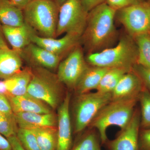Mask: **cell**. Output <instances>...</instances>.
<instances>
[{"label":"cell","mask_w":150,"mask_h":150,"mask_svg":"<svg viewBox=\"0 0 150 150\" xmlns=\"http://www.w3.org/2000/svg\"><path fill=\"white\" fill-rule=\"evenodd\" d=\"M96 130L94 129H90L72 150H101L99 134H97Z\"/></svg>","instance_id":"25"},{"label":"cell","mask_w":150,"mask_h":150,"mask_svg":"<svg viewBox=\"0 0 150 150\" xmlns=\"http://www.w3.org/2000/svg\"><path fill=\"white\" fill-rule=\"evenodd\" d=\"M16 136L25 150H41L31 130L18 128Z\"/></svg>","instance_id":"28"},{"label":"cell","mask_w":150,"mask_h":150,"mask_svg":"<svg viewBox=\"0 0 150 150\" xmlns=\"http://www.w3.org/2000/svg\"><path fill=\"white\" fill-rule=\"evenodd\" d=\"M141 1L142 0H105V2L112 8L118 11Z\"/></svg>","instance_id":"30"},{"label":"cell","mask_w":150,"mask_h":150,"mask_svg":"<svg viewBox=\"0 0 150 150\" xmlns=\"http://www.w3.org/2000/svg\"><path fill=\"white\" fill-rule=\"evenodd\" d=\"M0 112L7 115H13L14 113L7 98L0 94Z\"/></svg>","instance_id":"32"},{"label":"cell","mask_w":150,"mask_h":150,"mask_svg":"<svg viewBox=\"0 0 150 150\" xmlns=\"http://www.w3.org/2000/svg\"><path fill=\"white\" fill-rule=\"evenodd\" d=\"M129 72L123 69L111 68L108 70L101 79L96 89L98 92L111 93L124 74Z\"/></svg>","instance_id":"23"},{"label":"cell","mask_w":150,"mask_h":150,"mask_svg":"<svg viewBox=\"0 0 150 150\" xmlns=\"http://www.w3.org/2000/svg\"><path fill=\"white\" fill-rule=\"evenodd\" d=\"M80 1L84 8L88 12L94 8L105 2V0H80Z\"/></svg>","instance_id":"33"},{"label":"cell","mask_w":150,"mask_h":150,"mask_svg":"<svg viewBox=\"0 0 150 150\" xmlns=\"http://www.w3.org/2000/svg\"><path fill=\"white\" fill-rule=\"evenodd\" d=\"M0 23L2 25L18 26L25 23L23 12L10 0H0Z\"/></svg>","instance_id":"21"},{"label":"cell","mask_w":150,"mask_h":150,"mask_svg":"<svg viewBox=\"0 0 150 150\" xmlns=\"http://www.w3.org/2000/svg\"><path fill=\"white\" fill-rule=\"evenodd\" d=\"M71 94L67 92L58 109L57 150H71L72 145L69 106Z\"/></svg>","instance_id":"13"},{"label":"cell","mask_w":150,"mask_h":150,"mask_svg":"<svg viewBox=\"0 0 150 150\" xmlns=\"http://www.w3.org/2000/svg\"><path fill=\"white\" fill-rule=\"evenodd\" d=\"M22 59L20 54L11 48L0 51V80H5L21 71Z\"/></svg>","instance_id":"18"},{"label":"cell","mask_w":150,"mask_h":150,"mask_svg":"<svg viewBox=\"0 0 150 150\" xmlns=\"http://www.w3.org/2000/svg\"><path fill=\"white\" fill-rule=\"evenodd\" d=\"M0 150H12L11 146L8 139L0 134Z\"/></svg>","instance_id":"35"},{"label":"cell","mask_w":150,"mask_h":150,"mask_svg":"<svg viewBox=\"0 0 150 150\" xmlns=\"http://www.w3.org/2000/svg\"><path fill=\"white\" fill-rule=\"evenodd\" d=\"M116 12L105 2L88 12L86 25L81 37V43L89 54L109 48L116 38L114 25Z\"/></svg>","instance_id":"1"},{"label":"cell","mask_w":150,"mask_h":150,"mask_svg":"<svg viewBox=\"0 0 150 150\" xmlns=\"http://www.w3.org/2000/svg\"><path fill=\"white\" fill-rule=\"evenodd\" d=\"M19 54L23 60L31 66L30 67H42L49 70L58 68L63 59L61 57L33 43Z\"/></svg>","instance_id":"12"},{"label":"cell","mask_w":150,"mask_h":150,"mask_svg":"<svg viewBox=\"0 0 150 150\" xmlns=\"http://www.w3.org/2000/svg\"><path fill=\"white\" fill-rule=\"evenodd\" d=\"M19 128L31 129L46 127H57L58 116L54 112L39 113L31 112L14 113Z\"/></svg>","instance_id":"16"},{"label":"cell","mask_w":150,"mask_h":150,"mask_svg":"<svg viewBox=\"0 0 150 150\" xmlns=\"http://www.w3.org/2000/svg\"><path fill=\"white\" fill-rule=\"evenodd\" d=\"M2 30L11 49L18 53L32 43L31 37L37 34L34 30L25 22L18 26L2 25Z\"/></svg>","instance_id":"15"},{"label":"cell","mask_w":150,"mask_h":150,"mask_svg":"<svg viewBox=\"0 0 150 150\" xmlns=\"http://www.w3.org/2000/svg\"><path fill=\"white\" fill-rule=\"evenodd\" d=\"M133 71L140 77L145 86L150 92V69L136 64Z\"/></svg>","instance_id":"29"},{"label":"cell","mask_w":150,"mask_h":150,"mask_svg":"<svg viewBox=\"0 0 150 150\" xmlns=\"http://www.w3.org/2000/svg\"><path fill=\"white\" fill-rule=\"evenodd\" d=\"M138 50L132 37L121 38L118 44L99 52L88 54L86 59L90 66L133 71L137 64Z\"/></svg>","instance_id":"3"},{"label":"cell","mask_w":150,"mask_h":150,"mask_svg":"<svg viewBox=\"0 0 150 150\" xmlns=\"http://www.w3.org/2000/svg\"><path fill=\"white\" fill-rule=\"evenodd\" d=\"M148 2L150 3V0H149V1H148Z\"/></svg>","instance_id":"40"},{"label":"cell","mask_w":150,"mask_h":150,"mask_svg":"<svg viewBox=\"0 0 150 150\" xmlns=\"http://www.w3.org/2000/svg\"><path fill=\"white\" fill-rule=\"evenodd\" d=\"M31 68L32 79L27 93L42 100L51 108H56L63 101L62 100L63 84L59 81L57 74L42 67Z\"/></svg>","instance_id":"5"},{"label":"cell","mask_w":150,"mask_h":150,"mask_svg":"<svg viewBox=\"0 0 150 150\" xmlns=\"http://www.w3.org/2000/svg\"><path fill=\"white\" fill-rule=\"evenodd\" d=\"M145 86L134 71L124 74L111 92V100L139 97Z\"/></svg>","instance_id":"14"},{"label":"cell","mask_w":150,"mask_h":150,"mask_svg":"<svg viewBox=\"0 0 150 150\" xmlns=\"http://www.w3.org/2000/svg\"><path fill=\"white\" fill-rule=\"evenodd\" d=\"M32 0H10L11 3L18 8L23 10Z\"/></svg>","instance_id":"36"},{"label":"cell","mask_w":150,"mask_h":150,"mask_svg":"<svg viewBox=\"0 0 150 150\" xmlns=\"http://www.w3.org/2000/svg\"><path fill=\"white\" fill-rule=\"evenodd\" d=\"M139 134V150H150V129H141Z\"/></svg>","instance_id":"31"},{"label":"cell","mask_w":150,"mask_h":150,"mask_svg":"<svg viewBox=\"0 0 150 150\" xmlns=\"http://www.w3.org/2000/svg\"><path fill=\"white\" fill-rule=\"evenodd\" d=\"M7 139L10 143L12 150H25L23 147L17 136H12Z\"/></svg>","instance_id":"34"},{"label":"cell","mask_w":150,"mask_h":150,"mask_svg":"<svg viewBox=\"0 0 150 150\" xmlns=\"http://www.w3.org/2000/svg\"><path fill=\"white\" fill-rule=\"evenodd\" d=\"M18 127L14 115H7L0 112V134L7 138L16 136Z\"/></svg>","instance_id":"27"},{"label":"cell","mask_w":150,"mask_h":150,"mask_svg":"<svg viewBox=\"0 0 150 150\" xmlns=\"http://www.w3.org/2000/svg\"><path fill=\"white\" fill-rule=\"evenodd\" d=\"M41 150H57L58 130L56 127L31 129Z\"/></svg>","instance_id":"22"},{"label":"cell","mask_w":150,"mask_h":150,"mask_svg":"<svg viewBox=\"0 0 150 150\" xmlns=\"http://www.w3.org/2000/svg\"><path fill=\"white\" fill-rule=\"evenodd\" d=\"M139 97L111 100L98 112L88 127L94 129L99 134L101 144L108 139L106 131L109 126L125 128L131 121Z\"/></svg>","instance_id":"2"},{"label":"cell","mask_w":150,"mask_h":150,"mask_svg":"<svg viewBox=\"0 0 150 150\" xmlns=\"http://www.w3.org/2000/svg\"><path fill=\"white\" fill-rule=\"evenodd\" d=\"M116 14L131 37L150 33V3L141 1L117 11Z\"/></svg>","instance_id":"8"},{"label":"cell","mask_w":150,"mask_h":150,"mask_svg":"<svg viewBox=\"0 0 150 150\" xmlns=\"http://www.w3.org/2000/svg\"><path fill=\"white\" fill-rule=\"evenodd\" d=\"M140 110L136 108L131 121L121 129L115 139L107 140L105 143L109 150H139V134L140 126Z\"/></svg>","instance_id":"10"},{"label":"cell","mask_w":150,"mask_h":150,"mask_svg":"<svg viewBox=\"0 0 150 150\" xmlns=\"http://www.w3.org/2000/svg\"><path fill=\"white\" fill-rule=\"evenodd\" d=\"M138 101L141 107V129H150V92L145 86L140 93Z\"/></svg>","instance_id":"26"},{"label":"cell","mask_w":150,"mask_h":150,"mask_svg":"<svg viewBox=\"0 0 150 150\" xmlns=\"http://www.w3.org/2000/svg\"><path fill=\"white\" fill-rule=\"evenodd\" d=\"M59 8L54 0H32L23 10L24 22L41 37L56 38Z\"/></svg>","instance_id":"4"},{"label":"cell","mask_w":150,"mask_h":150,"mask_svg":"<svg viewBox=\"0 0 150 150\" xmlns=\"http://www.w3.org/2000/svg\"><path fill=\"white\" fill-rule=\"evenodd\" d=\"M134 38L138 50L137 64L150 69V33Z\"/></svg>","instance_id":"24"},{"label":"cell","mask_w":150,"mask_h":150,"mask_svg":"<svg viewBox=\"0 0 150 150\" xmlns=\"http://www.w3.org/2000/svg\"><path fill=\"white\" fill-rule=\"evenodd\" d=\"M0 94L6 96L9 93L4 80H0Z\"/></svg>","instance_id":"38"},{"label":"cell","mask_w":150,"mask_h":150,"mask_svg":"<svg viewBox=\"0 0 150 150\" xmlns=\"http://www.w3.org/2000/svg\"><path fill=\"white\" fill-rule=\"evenodd\" d=\"M109 69L89 65L75 89L76 95L89 92L92 90L96 89L103 77Z\"/></svg>","instance_id":"19"},{"label":"cell","mask_w":150,"mask_h":150,"mask_svg":"<svg viewBox=\"0 0 150 150\" xmlns=\"http://www.w3.org/2000/svg\"><path fill=\"white\" fill-rule=\"evenodd\" d=\"M31 42L63 59L80 44L81 36L67 33L63 37L57 38L41 37L35 34L31 37Z\"/></svg>","instance_id":"11"},{"label":"cell","mask_w":150,"mask_h":150,"mask_svg":"<svg viewBox=\"0 0 150 150\" xmlns=\"http://www.w3.org/2000/svg\"><path fill=\"white\" fill-rule=\"evenodd\" d=\"M89 66L79 44L60 62L57 68V77L63 84L74 90Z\"/></svg>","instance_id":"9"},{"label":"cell","mask_w":150,"mask_h":150,"mask_svg":"<svg viewBox=\"0 0 150 150\" xmlns=\"http://www.w3.org/2000/svg\"><path fill=\"white\" fill-rule=\"evenodd\" d=\"M10 48L7 43L2 30V25L0 23V51Z\"/></svg>","instance_id":"37"},{"label":"cell","mask_w":150,"mask_h":150,"mask_svg":"<svg viewBox=\"0 0 150 150\" xmlns=\"http://www.w3.org/2000/svg\"><path fill=\"white\" fill-rule=\"evenodd\" d=\"M111 100V93L89 92L76 95L73 106L75 134L88 127L98 112Z\"/></svg>","instance_id":"6"},{"label":"cell","mask_w":150,"mask_h":150,"mask_svg":"<svg viewBox=\"0 0 150 150\" xmlns=\"http://www.w3.org/2000/svg\"><path fill=\"white\" fill-rule=\"evenodd\" d=\"M6 96L13 113L31 112L49 113L53 112L48 105L28 93L19 96H13L8 94Z\"/></svg>","instance_id":"17"},{"label":"cell","mask_w":150,"mask_h":150,"mask_svg":"<svg viewBox=\"0 0 150 150\" xmlns=\"http://www.w3.org/2000/svg\"><path fill=\"white\" fill-rule=\"evenodd\" d=\"M88 13L80 0H67L59 8L56 37L67 33L81 37L86 25Z\"/></svg>","instance_id":"7"},{"label":"cell","mask_w":150,"mask_h":150,"mask_svg":"<svg viewBox=\"0 0 150 150\" xmlns=\"http://www.w3.org/2000/svg\"><path fill=\"white\" fill-rule=\"evenodd\" d=\"M31 67H26L4 80L9 94L19 96L27 93L28 88L32 79Z\"/></svg>","instance_id":"20"},{"label":"cell","mask_w":150,"mask_h":150,"mask_svg":"<svg viewBox=\"0 0 150 150\" xmlns=\"http://www.w3.org/2000/svg\"><path fill=\"white\" fill-rule=\"evenodd\" d=\"M55 2L57 4V5L60 8V7L65 2L67 1V0H54Z\"/></svg>","instance_id":"39"}]
</instances>
